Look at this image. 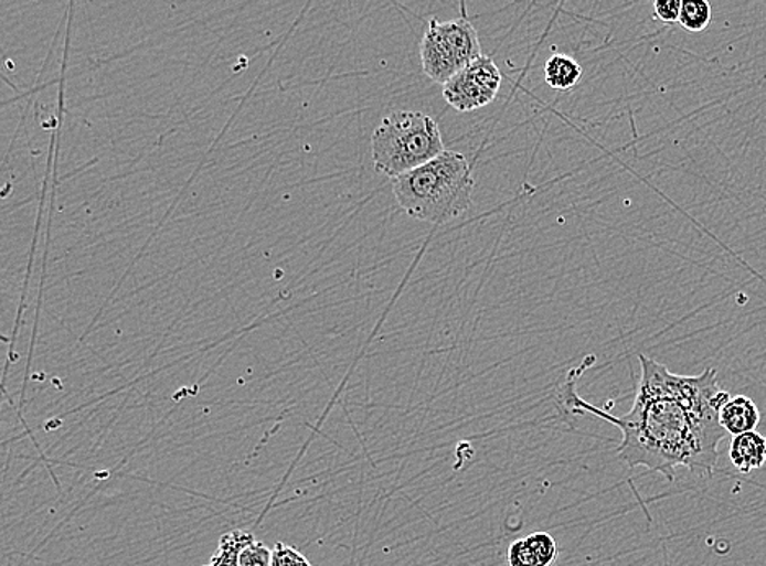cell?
I'll list each match as a JSON object with an SVG mask.
<instances>
[{
    "mask_svg": "<svg viewBox=\"0 0 766 566\" xmlns=\"http://www.w3.org/2000/svg\"><path fill=\"white\" fill-rule=\"evenodd\" d=\"M595 357H587L581 367L568 374L561 397L574 414H592L621 429L618 457L635 470L646 467L675 480L679 467L691 472L711 473L720 460V445L727 432L720 414L731 395L717 384V371L708 367L700 376L670 373L663 364L639 356L641 381L631 410L613 416L578 397L575 381Z\"/></svg>",
    "mask_w": 766,
    "mask_h": 566,
    "instance_id": "1",
    "label": "cell"
},
{
    "mask_svg": "<svg viewBox=\"0 0 766 566\" xmlns=\"http://www.w3.org/2000/svg\"><path fill=\"white\" fill-rule=\"evenodd\" d=\"M272 557H274V548L268 547L264 542L252 537L248 544L245 545L240 555L241 566H272Z\"/></svg>",
    "mask_w": 766,
    "mask_h": 566,
    "instance_id": "12",
    "label": "cell"
},
{
    "mask_svg": "<svg viewBox=\"0 0 766 566\" xmlns=\"http://www.w3.org/2000/svg\"><path fill=\"white\" fill-rule=\"evenodd\" d=\"M682 0H657L653 2V17L663 23L679 22L682 13Z\"/></svg>",
    "mask_w": 766,
    "mask_h": 566,
    "instance_id": "15",
    "label": "cell"
},
{
    "mask_svg": "<svg viewBox=\"0 0 766 566\" xmlns=\"http://www.w3.org/2000/svg\"><path fill=\"white\" fill-rule=\"evenodd\" d=\"M732 466L742 473L762 469L766 462V438L758 431L734 436L728 448Z\"/></svg>",
    "mask_w": 766,
    "mask_h": 566,
    "instance_id": "6",
    "label": "cell"
},
{
    "mask_svg": "<svg viewBox=\"0 0 766 566\" xmlns=\"http://www.w3.org/2000/svg\"><path fill=\"white\" fill-rule=\"evenodd\" d=\"M502 74L492 57L482 54L475 63L459 71L444 85V98L449 107L468 114L492 104L499 95Z\"/></svg>",
    "mask_w": 766,
    "mask_h": 566,
    "instance_id": "5",
    "label": "cell"
},
{
    "mask_svg": "<svg viewBox=\"0 0 766 566\" xmlns=\"http://www.w3.org/2000/svg\"><path fill=\"white\" fill-rule=\"evenodd\" d=\"M507 558H509V566H540L524 538H519V541L510 544Z\"/></svg>",
    "mask_w": 766,
    "mask_h": 566,
    "instance_id": "14",
    "label": "cell"
},
{
    "mask_svg": "<svg viewBox=\"0 0 766 566\" xmlns=\"http://www.w3.org/2000/svg\"><path fill=\"white\" fill-rule=\"evenodd\" d=\"M448 22L432 19L421 41L422 70L432 81L445 85L459 71L482 56L481 41L466 15Z\"/></svg>",
    "mask_w": 766,
    "mask_h": 566,
    "instance_id": "4",
    "label": "cell"
},
{
    "mask_svg": "<svg viewBox=\"0 0 766 566\" xmlns=\"http://www.w3.org/2000/svg\"><path fill=\"white\" fill-rule=\"evenodd\" d=\"M475 179L462 153L445 151L437 159L393 180V193L408 216L446 224L471 206Z\"/></svg>",
    "mask_w": 766,
    "mask_h": 566,
    "instance_id": "2",
    "label": "cell"
},
{
    "mask_svg": "<svg viewBox=\"0 0 766 566\" xmlns=\"http://www.w3.org/2000/svg\"><path fill=\"white\" fill-rule=\"evenodd\" d=\"M374 169L390 179L405 175L445 152L437 119L422 111H394L371 136Z\"/></svg>",
    "mask_w": 766,
    "mask_h": 566,
    "instance_id": "3",
    "label": "cell"
},
{
    "mask_svg": "<svg viewBox=\"0 0 766 566\" xmlns=\"http://www.w3.org/2000/svg\"><path fill=\"white\" fill-rule=\"evenodd\" d=\"M524 541H526L528 547L533 552L534 558H536L540 566L556 564L557 557H560V548H557V542L553 535L547 534V532H533V534L526 535Z\"/></svg>",
    "mask_w": 766,
    "mask_h": 566,
    "instance_id": "11",
    "label": "cell"
},
{
    "mask_svg": "<svg viewBox=\"0 0 766 566\" xmlns=\"http://www.w3.org/2000/svg\"><path fill=\"white\" fill-rule=\"evenodd\" d=\"M760 410L752 398L745 395L731 397L724 405L720 414V423L724 431L731 436L744 435V432L755 431L760 423Z\"/></svg>",
    "mask_w": 766,
    "mask_h": 566,
    "instance_id": "7",
    "label": "cell"
},
{
    "mask_svg": "<svg viewBox=\"0 0 766 566\" xmlns=\"http://www.w3.org/2000/svg\"><path fill=\"white\" fill-rule=\"evenodd\" d=\"M254 535L244 531H231L221 535L220 544L211 560L204 566H241L240 555Z\"/></svg>",
    "mask_w": 766,
    "mask_h": 566,
    "instance_id": "9",
    "label": "cell"
},
{
    "mask_svg": "<svg viewBox=\"0 0 766 566\" xmlns=\"http://www.w3.org/2000/svg\"><path fill=\"white\" fill-rule=\"evenodd\" d=\"M582 66L574 57L553 54L544 64V81L554 90L567 92L581 82Z\"/></svg>",
    "mask_w": 766,
    "mask_h": 566,
    "instance_id": "8",
    "label": "cell"
},
{
    "mask_svg": "<svg viewBox=\"0 0 766 566\" xmlns=\"http://www.w3.org/2000/svg\"><path fill=\"white\" fill-rule=\"evenodd\" d=\"M713 19V9L708 0H687L682 3L679 23L691 33L704 32Z\"/></svg>",
    "mask_w": 766,
    "mask_h": 566,
    "instance_id": "10",
    "label": "cell"
},
{
    "mask_svg": "<svg viewBox=\"0 0 766 566\" xmlns=\"http://www.w3.org/2000/svg\"><path fill=\"white\" fill-rule=\"evenodd\" d=\"M272 566H312L311 562L292 545L278 542L274 547V557H272Z\"/></svg>",
    "mask_w": 766,
    "mask_h": 566,
    "instance_id": "13",
    "label": "cell"
}]
</instances>
